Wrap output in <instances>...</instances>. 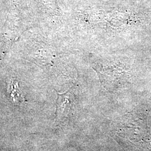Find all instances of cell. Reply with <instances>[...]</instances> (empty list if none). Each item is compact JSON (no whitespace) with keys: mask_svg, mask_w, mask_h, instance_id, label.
<instances>
[{"mask_svg":"<svg viewBox=\"0 0 151 151\" xmlns=\"http://www.w3.org/2000/svg\"><path fill=\"white\" fill-rule=\"evenodd\" d=\"M57 98L56 100V117L60 118L67 116L71 113L74 102L72 93L69 90L63 93L56 92Z\"/></svg>","mask_w":151,"mask_h":151,"instance_id":"cell-1","label":"cell"},{"mask_svg":"<svg viewBox=\"0 0 151 151\" xmlns=\"http://www.w3.org/2000/svg\"><path fill=\"white\" fill-rule=\"evenodd\" d=\"M7 91L9 93L13 103L16 105H20L26 101L20 90L18 82L15 80L11 79L9 82Z\"/></svg>","mask_w":151,"mask_h":151,"instance_id":"cell-2","label":"cell"}]
</instances>
